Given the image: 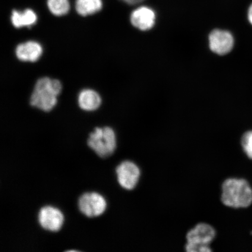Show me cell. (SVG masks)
<instances>
[{"label":"cell","mask_w":252,"mask_h":252,"mask_svg":"<svg viewBox=\"0 0 252 252\" xmlns=\"http://www.w3.org/2000/svg\"><path fill=\"white\" fill-rule=\"evenodd\" d=\"M221 201L229 207L246 208L252 203V190L244 179L230 178L222 185Z\"/></svg>","instance_id":"cell-1"},{"label":"cell","mask_w":252,"mask_h":252,"mask_svg":"<svg viewBox=\"0 0 252 252\" xmlns=\"http://www.w3.org/2000/svg\"><path fill=\"white\" fill-rule=\"evenodd\" d=\"M62 84L58 80L43 77L37 81L30 103L43 111H50L56 105L57 96L61 93Z\"/></svg>","instance_id":"cell-2"},{"label":"cell","mask_w":252,"mask_h":252,"mask_svg":"<svg viewBox=\"0 0 252 252\" xmlns=\"http://www.w3.org/2000/svg\"><path fill=\"white\" fill-rule=\"evenodd\" d=\"M216 232L212 226L207 223H198L189 231L187 235V244L185 246L188 252H210V245L214 238Z\"/></svg>","instance_id":"cell-3"},{"label":"cell","mask_w":252,"mask_h":252,"mask_svg":"<svg viewBox=\"0 0 252 252\" xmlns=\"http://www.w3.org/2000/svg\"><path fill=\"white\" fill-rule=\"evenodd\" d=\"M88 145L100 158L109 157L117 146L115 131L109 127H96L90 134Z\"/></svg>","instance_id":"cell-4"},{"label":"cell","mask_w":252,"mask_h":252,"mask_svg":"<svg viewBox=\"0 0 252 252\" xmlns=\"http://www.w3.org/2000/svg\"><path fill=\"white\" fill-rule=\"evenodd\" d=\"M78 207L84 215L93 218L102 215L105 212L107 203L101 194L90 192L83 194L79 198Z\"/></svg>","instance_id":"cell-5"},{"label":"cell","mask_w":252,"mask_h":252,"mask_svg":"<svg viewBox=\"0 0 252 252\" xmlns=\"http://www.w3.org/2000/svg\"><path fill=\"white\" fill-rule=\"evenodd\" d=\"M118 181L121 187L130 190L136 187L140 177V170L133 162L126 160L116 168Z\"/></svg>","instance_id":"cell-6"},{"label":"cell","mask_w":252,"mask_h":252,"mask_svg":"<svg viewBox=\"0 0 252 252\" xmlns=\"http://www.w3.org/2000/svg\"><path fill=\"white\" fill-rule=\"evenodd\" d=\"M64 221L63 214L58 209L47 206L42 208L38 213V222L41 227L50 232H58Z\"/></svg>","instance_id":"cell-7"},{"label":"cell","mask_w":252,"mask_h":252,"mask_svg":"<svg viewBox=\"0 0 252 252\" xmlns=\"http://www.w3.org/2000/svg\"><path fill=\"white\" fill-rule=\"evenodd\" d=\"M209 44L214 53L224 55L231 51L234 44V37L228 31L214 30L210 34Z\"/></svg>","instance_id":"cell-8"},{"label":"cell","mask_w":252,"mask_h":252,"mask_svg":"<svg viewBox=\"0 0 252 252\" xmlns=\"http://www.w3.org/2000/svg\"><path fill=\"white\" fill-rule=\"evenodd\" d=\"M130 20L132 25L138 29L150 30L155 24V12L149 7H139L132 12Z\"/></svg>","instance_id":"cell-9"},{"label":"cell","mask_w":252,"mask_h":252,"mask_svg":"<svg viewBox=\"0 0 252 252\" xmlns=\"http://www.w3.org/2000/svg\"><path fill=\"white\" fill-rule=\"evenodd\" d=\"M15 53L21 61L34 62L42 55V48L39 43L29 41L19 45L16 48Z\"/></svg>","instance_id":"cell-10"},{"label":"cell","mask_w":252,"mask_h":252,"mask_svg":"<svg viewBox=\"0 0 252 252\" xmlns=\"http://www.w3.org/2000/svg\"><path fill=\"white\" fill-rule=\"evenodd\" d=\"M101 103L99 94L92 90H84L78 96L79 106L86 111H93L99 108Z\"/></svg>","instance_id":"cell-11"},{"label":"cell","mask_w":252,"mask_h":252,"mask_svg":"<svg viewBox=\"0 0 252 252\" xmlns=\"http://www.w3.org/2000/svg\"><path fill=\"white\" fill-rule=\"evenodd\" d=\"M36 21L37 16L32 9H27L24 12L12 11L11 22L15 28L30 27L35 24Z\"/></svg>","instance_id":"cell-12"},{"label":"cell","mask_w":252,"mask_h":252,"mask_svg":"<svg viewBox=\"0 0 252 252\" xmlns=\"http://www.w3.org/2000/svg\"><path fill=\"white\" fill-rule=\"evenodd\" d=\"M102 8V0H77L75 2L78 14L83 17L95 14Z\"/></svg>","instance_id":"cell-13"},{"label":"cell","mask_w":252,"mask_h":252,"mask_svg":"<svg viewBox=\"0 0 252 252\" xmlns=\"http://www.w3.org/2000/svg\"><path fill=\"white\" fill-rule=\"evenodd\" d=\"M47 5L50 12L56 16L64 15L70 10L68 0H47Z\"/></svg>","instance_id":"cell-14"},{"label":"cell","mask_w":252,"mask_h":252,"mask_svg":"<svg viewBox=\"0 0 252 252\" xmlns=\"http://www.w3.org/2000/svg\"><path fill=\"white\" fill-rule=\"evenodd\" d=\"M241 143L245 153L252 159V131H248L244 134Z\"/></svg>","instance_id":"cell-15"},{"label":"cell","mask_w":252,"mask_h":252,"mask_svg":"<svg viewBox=\"0 0 252 252\" xmlns=\"http://www.w3.org/2000/svg\"><path fill=\"white\" fill-rule=\"evenodd\" d=\"M122 1L127 3V4L134 5L138 4V3L143 1L144 0H122Z\"/></svg>","instance_id":"cell-16"},{"label":"cell","mask_w":252,"mask_h":252,"mask_svg":"<svg viewBox=\"0 0 252 252\" xmlns=\"http://www.w3.org/2000/svg\"><path fill=\"white\" fill-rule=\"evenodd\" d=\"M248 19L250 23L252 25V4L251 5L248 11Z\"/></svg>","instance_id":"cell-17"}]
</instances>
